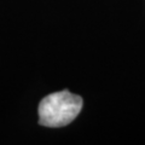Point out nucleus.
<instances>
[{"instance_id":"nucleus-1","label":"nucleus","mask_w":145,"mask_h":145,"mask_svg":"<svg viewBox=\"0 0 145 145\" xmlns=\"http://www.w3.org/2000/svg\"><path fill=\"white\" fill-rule=\"evenodd\" d=\"M82 104V98L69 91L48 94L39 104V123L45 127L69 125L80 114Z\"/></svg>"}]
</instances>
